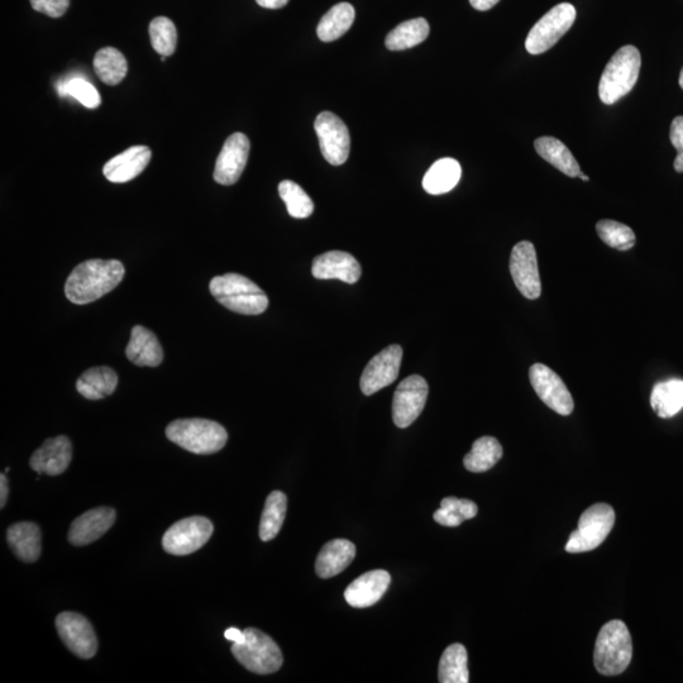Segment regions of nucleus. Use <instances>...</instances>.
Returning <instances> with one entry per match:
<instances>
[{"mask_svg": "<svg viewBox=\"0 0 683 683\" xmlns=\"http://www.w3.org/2000/svg\"><path fill=\"white\" fill-rule=\"evenodd\" d=\"M124 274L126 270L118 260L97 259L81 262L66 280V298L76 305L97 302L121 284Z\"/></svg>", "mask_w": 683, "mask_h": 683, "instance_id": "f257e3e1", "label": "nucleus"}, {"mask_svg": "<svg viewBox=\"0 0 683 683\" xmlns=\"http://www.w3.org/2000/svg\"><path fill=\"white\" fill-rule=\"evenodd\" d=\"M210 293L231 312L259 315L269 307L265 291L240 274L217 276L210 281Z\"/></svg>", "mask_w": 683, "mask_h": 683, "instance_id": "f03ea898", "label": "nucleus"}, {"mask_svg": "<svg viewBox=\"0 0 683 683\" xmlns=\"http://www.w3.org/2000/svg\"><path fill=\"white\" fill-rule=\"evenodd\" d=\"M633 657L632 635L622 620H611L597 635L594 663L597 672L616 676L627 670Z\"/></svg>", "mask_w": 683, "mask_h": 683, "instance_id": "7ed1b4c3", "label": "nucleus"}, {"mask_svg": "<svg viewBox=\"0 0 683 683\" xmlns=\"http://www.w3.org/2000/svg\"><path fill=\"white\" fill-rule=\"evenodd\" d=\"M166 437L195 455H213L222 450L228 433L221 424L208 419H179L167 425Z\"/></svg>", "mask_w": 683, "mask_h": 683, "instance_id": "20e7f679", "label": "nucleus"}, {"mask_svg": "<svg viewBox=\"0 0 683 683\" xmlns=\"http://www.w3.org/2000/svg\"><path fill=\"white\" fill-rule=\"evenodd\" d=\"M642 56L637 47L623 46L606 65L599 84V97L606 105H613L632 92L639 78Z\"/></svg>", "mask_w": 683, "mask_h": 683, "instance_id": "39448f33", "label": "nucleus"}, {"mask_svg": "<svg viewBox=\"0 0 683 683\" xmlns=\"http://www.w3.org/2000/svg\"><path fill=\"white\" fill-rule=\"evenodd\" d=\"M245 642L233 643L234 658L248 671L257 675H270L283 666V653L274 639L259 629L247 628L243 630Z\"/></svg>", "mask_w": 683, "mask_h": 683, "instance_id": "423d86ee", "label": "nucleus"}, {"mask_svg": "<svg viewBox=\"0 0 683 683\" xmlns=\"http://www.w3.org/2000/svg\"><path fill=\"white\" fill-rule=\"evenodd\" d=\"M615 524V511L608 504H595L584 511L579 528L568 539L566 552L585 553L594 551L608 538Z\"/></svg>", "mask_w": 683, "mask_h": 683, "instance_id": "0eeeda50", "label": "nucleus"}, {"mask_svg": "<svg viewBox=\"0 0 683 683\" xmlns=\"http://www.w3.org/2000/svg\"><path fill=\"white\" fill-rule=\"evenodd\" d=\"M576 16V8L571 3H561L553 7L530 30L525 49L530 55H541L552 49L570 31Z\"/></svg>", "mask_w": 683, "mask_h": 683, "instance_id": "6e6552de", "label": "nucleus"}, {"mask_svg": "<svg viewBox=\"0 0 683 683\" xmlns=\"http://www.w3.org/2000/svg\"><path fill=\"white\" fill-rule=\"evenodd\" d=\"M213 524L204 517H190L175 523L162 538V547L173 556L199 551L212 537Z\"/></svg>", "mask_w": 683, "mask_h": 683, "instance_id": "1a4fd4ad", "label": "nucleus"}, {"mask_svg": "<svg viewBox=\"0 0 683 683\" xmlns=\"http://www.w3.org/2000/svg\"><path fill=\"white\" fill-rule=\"evenodd\" d=\"M314 130L324 159L333 166L345 164L351 150V136L345 122L336 114L323 112L315 119Z\"/></svg>", "mask_w": 683, "mask_h": 683, "instance_id": "9d476101", "label": "nucleus"}, {"mask_svg": "<svg viewBox=\"0 0 683 683\" xmlns=\"http://www.w3.org/2000/svg\"><path fill=\"white\" fill-rule=\"evenodd\" d=\"M56 629L62 642L81 659H90L98 652V639L93 625L78 613H61L56 618Z\"/></svg>", "mask_w": 683, "mask_h": 683, "instance_id": "9b49d317", "label": "nucleus"}, {"mask_svg": "<svg viewBox=\"0 0 683 683\" xmlns=\"http://www.w3.org/2000/svg\"><path fill=\"white\" fill-rule=\"evenodd\" d=\"M529 379L539 399L553 412L565 417L573 412L572 395L556 372L546 365L536 364L530 367Z\"/></svg>", "mask_w": 683, "mask_h": 683, "instance_id": "f8f14e48", "label": "nucleus"}, {"mask_svg": "<svg viewBox=\"0 0 683 683\" xmlns=\"http://www.w3.org/2000/svg\"><path fill=\"white\" fill-rule=\"evenodd\" d=\"M510 274L515 286L525 298L536 300L541 296L542 284L537 252L532 242L522 241L513 248L510 256Z\"/></svg>", "mask_w": 683, "mask_h": 683, "instance_id": "ddd939ff", "label": "nucleus"}, {"mask_svg": "<svg viewBox=\"0 0 683 683\" xmlns=\"http://www.w3.org/2000/svg\"><path fill=\"white\" fill-rule=\"evenodd\" d=\"M428 384L422 376L407 377L395 391L393 419L396 427L408 428L422 414L428 398Z\"/></svg>", "mask_w": 683, "mask_h": 683, "instance_id": "4468645a", "label": "nucleus"}, {"mask_svg": "<svg viewBox=\"0 0 683 683\" xmlns=\"http://www.w3.org/2000/svg\"><path fill=\"white\" fill-rule=\"evenodd\" d=\"M401 360H403V348L398 345L386 347L372 358L361 376L360 388L367 396L374 395L377 391L393 384L398 379Z\"/></svg>", "mask_w": 683, "mask_h": 683, "instance_id": "2eb2a0df", "label": "nucleus"}, {"mask_svg": "<svg viewBox=\"0 0 683 683\" xmlns=\"http://www.w3.org/2000/svg\"><path fill=\"white\" fill-rule=\"evenodd\" d=\"M250 155V140L243 133H233L224 142L219 154L214 180L221 185H233L240 180Z\"/></svg>", "mask_w": 683, "mask_h": 683, "instance_id": "dca6fc26", "label": "nucleus"}, {"mask_svg": "<svg viewBox=\"0 0 683 683\" xmlns=\"http://www.w3.org/2000/svg\"><path fill=\"white\" fill-rule=\"evenodd\" d=\"M116 518V510L107 506L87 511L71 524L69 542L73 546L83 547L98 541L113 527Z\"/></svg>", "mask_w": 683, "mask_h": 683, "instance_id": "f3484780", "label": "nucleus"}, {"mask_svg": "<svg viewBox=\"0 0 683 683\" xmlns=\"http://www.w3.org/2000/svg\"><path fill=\"white\" fill-rule=\"evenodd\" d=\"M73 458V446L65 436L47 439L33 453L30 465L38 475L59 476L64 474Z\"/></svg>", "mask_w": 683, "mask_h": 683, "instance_id": "a211bd4d", "label": "nucleus"}, {"mask_svg": "<svg viewBox=\"0 0 683 683\" xmlns=\"http://www.w3.org/2000/svg\"><path fill=\"white\" fill-rule=\"evenodd\" d=\"M312 274L319 280H341L343 283L356 284L360 280L362 270L351 253L329 251L315 257Z\"/></svg>", "mask_w": 683, "mask_h": 683, "instance_id": "6ab92c4d", "label": "nucleus"}, {"mask_svg": "<svg viewBox=\"0 0 683 683\" xmlns=\"http://www.w3.org/2000/svg\"><path fill=\"white\" fill-rule=\"evenodd\" d=\"M391 584L389 572L375 570L358 577L347 587L345 599L352 608L364 609L379 603Z\"/></svg>", "mask_w": 683, "mask_h": 683, "instance_id": "aec40b11", "label": "nucleus"}, {"mask_svg": "<svg viewBox=\"0 0 683 683\" xmlns=\"http://www.w3.org/2000/svg\"><path fill=\"white\" fill-rule=\"evenodd\" d=\"M151 157L152 152L147 146H133L109 160L103 167V174L111 183H128L143 173Z\"/></svg>", "mask_w": 683, "mask_h": 683, "instance_id": "412c9836", "label": "nucleus"}, {"mask_svg": "<svg viewBox=\"0 0 683 683\" xmlns=\"http://www.w3.org/2000/svg\"><path fill=\"white\" fill-rule=\"evenodd\" d=\"M128 360L141 367H157L164 360V351L154 332L142 326L133 327L126 348Z\"/></svg>", "mask_w": 683, "mask_h": 683, "instance_id": "4be33fe9", "label": "nucleus"}, {"mask_svg": "<svg viewBox=\"0 0 683 683\" xmlns=\"http://www.w3.org/2000/svg\"><path fill=\"white\" fill-rule=\"evenodd\" d=\"M356 556V547L347 539H334L319 552L315 571L322 579H331L351 565Z\"/></svg>", "mask_w": 683, "mask_h": 683, "instance_id": "5701e85b", "label": "nucleus"}, {"mask_svg": "<svg viewBox=\"0 0 683 683\" xmlns=\"http://www.w3.org/2000/svg\"><path fill=\"white\" fill-rule=\"evenodd\" d=\"M7 541L13 553L23 562H36L41 556L42 534L35 523L13 524L8 529Z\"/></svg>", "mask_w": 683, "mask_h": 683, "instance_id": "b1692460", "label": "nucleus"}, {"mask_svg": "<svg viewBox=\"0 0 683 683\" xmlns=\"http://www.w3.org/2000/svg\"><path fill=\"white\" fill-rule=\"evenodd\" d=\"M118 385L117 372L111 367H93L85 371L76 381V390L85 399L102 400L112 395Z\"/></svg>", "mask_w": 683, "mask_h": 683, "instance_id": "393cba45", "label": "nucleus"}, {"mask_svg": "<svg viewBox=\"0 0 683 683\" xmlns=\"http://www.w3.org/2000/svg\"><path fill=\"white\" fill-rule=\"evenodd\" d=\"M534 147L538 155L546 160L552 166L560 170L561 173L568 176V178H577L581 173L579 162L576 161L575 156L568 150L565 143L557 140L554 137H539L534 142Z\"/></svg>", "mask_w": 683, "mask_h": 683, "instance_id": "a878e982", "label": "nucleus"}, {"mask_svg": "<svg viewBox=\"0 0 683 683\" xmlns=\"http://www.w3.org/2000/svg\"><path fill=\"white\" fill-rule=\"evenodd\" d=\"M462 169L460 162L455 159L438 160L434 162L423 179V188L428 194L441 195L456 188L460 183Z\"/></svg>", "mask_w": 683, "mask_h": 683, "instance_id": "bb28decb", "label": "nucleus"}, {"mask_svg": "<svg viewBox=\"0 0 683 683\" xmlns=\"http://www.w3.org/2000/svg\"><path fill=\"white\" fill-rule=\"evenodd\" d=\"M651 405L659 418L675 417L683 409V380L659 382L653 388Z\"/></svg>", "mask_w": 683, "mask_h": 683, "instance_id": "cd10ccee", "label": "nucleus"}, {"mask_svg": "<svg viewBox=\"0 0 683 683\" xmlns=\"http://www.w3.org/2000/svg\"><path fill=\"white\" fill-rule=\"evenodd\" d=\"M355 8L350 3H339L320 19L317 35L320 41L332 42L346 35L355 22Z\"/></svg>", "mask_w": 683, "mask_h": 683, "instance_id": "c85d7f7f", "label": "nucleus"}, {"mask_svg": "<svg viewBox=\"0 0 683 683\" xmlns=\"http://www.w3.org/2000/svg\"><path fill=\"white\" fill-rule=\"evenodd\" d=\"M427 19L415 18L400 23L395 30L386 36L385 45L391 51H403L422 44L429 36Z\"/></svg>", "mask_w": 683, "mask_h": 683, "instance_id": "c756f323", "label": "nucleus"}, {"mask_svg": "<svg viewBox=\"0 0 683 683\" xmlns=\"http://www.w3.org/2000/svg\"><path fill=\"white\" fill-rule=\"evenodd\" d=\"M503 457V447L494 437L477 439L470 453H467L463 465L474 474L491 470Z\"/></svg>", "mask_w": 683, "mask_h": 683, "instance_id": "7c9ffc66", "label": "nucleus"}, {"mask_svg": "<svg viewBox=\"0 0 683 683\" xmlns=\"http://www.w3.org/2000/svg\"><path fill=\"white\" fill-rule=\"evenodd\" d=\"M94 70L104 84L118 85L128 73L126 57L114 47H104L94 57Z\"/></svg>", "mask_w": 683, "mask_h": 683, "instance_id": "2f4dec72", "label": "nucleus"}, {"mask_svg": "<svg viewBox=\"0 0 683 683\" xmlns=\"http://www.w3.org/2000/svg\"><path fill=\"white\" fill-rule=\"evenodd\" d=\"M438 681L441 683H467L470 673L467 667V651L462 644H452L439 661Z\"/></svg>", "mask_w": 683, "mask_h": 683, "instance_id": "473e14b6", "label": "nucleus"}, {"mask_svg": "<svg viewBox=\"0 0 683 683\" xmlns=\"http://www.w3.org/2000/svg\"><path fill=\"white\" fill-rule=\"evenodd\" d=\"M286 509H288V498L284 493L274 491L267 496L260 523L261 541L270 542L280 533L286 517Z\"/></svg>", "mask_w": 683, "mask_h": 683, "instance_id": "72a5a7b5", "label": "nucleus"}, {"mask_svg": "<svg viewBox=\"0 0 683 683\" xmlns=\"http://www.w3.org/2000/svg\"><path fill=\"white\" fill-rule=\"evenodd\" d=\"M477 511L479 509H477L474 501L450 496V498L442 500L441 508L434 513L433 518L443 527H458L465 520L474 519Z\"/></svg>", "mask_w": 683, "mask_h": 683, "instance_id": "f704fd0d", "label": "nucleus"}, {"mask_svg": "<svg viewBox=\"0 0 683 683\" xmlns=\"http://www.w3.org/2000/svg\"><path fill=\"white\" fill-rule=\"evenodd\" d=\"M279 194L291 217L304 219L312 216L314 212L313 200L305 193L302 186L291 180L281 181Z\"/></svg>", "mask_w": 683, "mask_h": 683, "instance_id": "c9c22d12", "label": "nucleus"}, {"mask_svg": "<svg viewBox=\"0 0 683 683\" xmlns=\"http://www.w3.org/2000/svg\"><path fill=\"white\" fill-rule=\"evenodd\" d=\"M596 231L601 241L611 248L619 251H628L635 246V234L632 228L623 223L603 219L596 224Z\"/></svg>", "mask_w": 683, "mask_h": 683, "instance_id": "e433bc0d", "label": "nucleus"}, {"mask_svg": "<svg viewBox=\"0 0 683 683\" xmlns=\"http://www.w3.org/2000/svg\"><path fill=\"white\" fill-rule=\"evenodd\" d=\"M151 45L157 54L171 56L178 46V31L167 17H157L150 23Z\"/></svg>", "mask_w": 683, "mask_h": 683, "instance_id": "4c0bfd02", "label": "nucleus"}, {"mask_svg": "<svg viewBox=\"0 0 683 683\" xmlns=\"http://www.w3.org/2000/svg\"><path fill=\"white\" fill-rule=\"evenodd\" d=\"M57 92H59L62 98L66 97V95L73 97L89 109L98 108L100 103H102L98 90L89 81L81 78H74L64 81V83H59L57 85Z\"/></svg>", "mask_w": 683, "mask_h": 683, "instance_id": "58836bf2", "label": "nucleus"}, {"mask_svg": "<svg viewBox=\"0 0 683 683\" xmlns=\"http://www.w3.org/2000/svg\"><path fill=\"white\" fill-rule=\"evenodd\" d=\"M31 6L36 12L51 18H60L68 11L70 0H31Z\"/></svg>", "mask_w": 683, "mask_h": 683, "instance_id": "ea45409f", "label": "nucleus"}, {"mask_svg": "<svg viewBox=\"0 0 683 683\" xmlns=\"http://www.w3.org/2000/svg\"><path fill=\"white\" fill-rule=\"evenodd\" d=\"M670 140L672 146L678 152H683V116H678L673 119L670 131Z\"/></svg>", "mask_w": 683, "mask_h": 683, "instance_id": "a19ab883", "label": "nucleus"}, {"mask_svg": "<svg viewBox=\"0 0 683 683\" xmlns=\"http://www.w3.org/2000/svg\"><path fill=\"white\" fill-rule=\"evenodd\" d=\"M500 0H470L471 6L476 9V11L486 12L494 8Z\"/></svg>", "mask_w": 683, "mask_h": 683, "instance_id": "79ce46f5", "label": "nucleus"}, {"mask_svg": "<svg viewBox=\"0 0 683 683\" xmlns=\"http://www.w3.org/2000/svg\"><path fill=\"white\" fill-rule=\"evenodd\" d=\"M224 637H226L228 640H231V642L238 644H241L246 640L245 632H242V630L237 628L227 629L226 633H224Z\"/></svg>", "mask_w": 683, "mask_h": 683, "instance_id": "37998d69", "label": "nucleus"}, {"mask_svg": "<svg viewBox=\"0 0 683 683\" xmlns=\"http://www.w3.org/2000/svg\"><path fill=\"white\" fill-rule=\"evenodd\" d=\"M256 2L262 8L280 9L284 8L286 4L290 2V0H256Z\"/></svg>", "mask_w": 683, "mask_h": 683, "instance_id": "c03bdc74", "label": "nucleus"}, {"mask_svg": "<svg viewBox=\"0 0 683 683\" xmlns=\"http://www.w3.org/2000/svg\"><path fill=\"white\" fill-rule=\"evenodd\" d=\"M8 498V480L7 476L2 474L0 476V508H4L7 504Z\"/></svg>", "mask_w": 683, "mask_h": 683, "instance_id": "a18cd8bd", "label": "nucleus"}, {"mask_svg": "<svg viewBox=\"0 0 683 683\" xmlns=\"http://www.w3.org/2000/svg\"><path fill=\"white\" fill-rule=\"evenodd\" d=\"M675 170L677 173H683V152H678L676 156Z\"/></svg>", "mask_w": 683, "mask_h": 683, "instance_id": "49530a36", "label": "nucleus"}, {"mask_svg": "<svg viewBox=\"0 0 683 683\" xmlns=\"http://www.w3.org/2000/svg\"><path fill=\"white\" fill-rule=\"evenodd\" d=\"M678 83H680V87L683 89V68L680 73V80H678Z\"/></svg>", "mask_w": 683, "mask_h": 683, "instance_id": "de8ad7c7", "label": "nucleus"}, {"mask_svg": "<svg viewBox=\"0 0 683 683\" xmlns=\"http://www.w3.org/2000/svg\"><path fill=\"white\" fill-rule=\"evenodd\" d=\"M579 176H580V178H581L582 180L586 181V183H587V181H590L589 176H586V175L582 174V171H581V173H580Z\"/></svg>", "mask_w": 683, "mask_h": 683, "instance_id": "09e8293b", "label": "nucleus"}]
</instances>
